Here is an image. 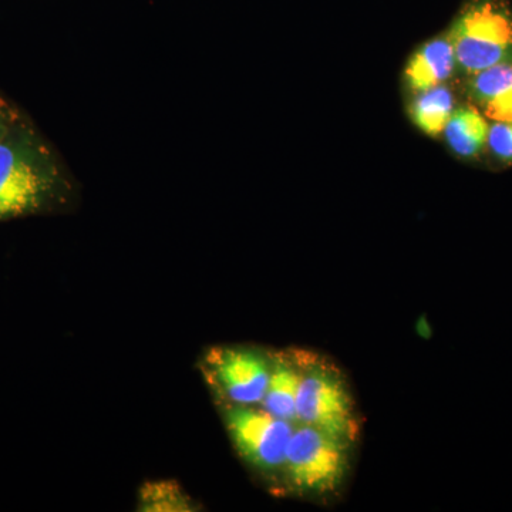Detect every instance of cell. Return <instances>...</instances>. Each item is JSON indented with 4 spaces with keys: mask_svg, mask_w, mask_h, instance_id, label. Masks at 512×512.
Wrapping results in <instances>:
<instances>
[{
    "mask_svg": "<svg viewBox=\"0 0 512 512\" xmlns=\"http://www.w3.org/2000/svg\"><path fill=\"white\" fill-rule=\"evenodd\" d=\"M23 116H25V114H23L15 104L10 103L8 99L0 96V138L5 136L10 128L15 126Z\"/></svg>",
    "mask_w": 512,
    "mask_h": 512,
    "instance_id": "obj_14",
    "label": "cell"
},
{
    "mask_svg": "<svg viewBox=\"0 0 512 512\" xmlns=\"http://www.w3.org/2000/svg\"><path fill=\"white\" fill-rule=\"evenodd\" d=\"M224 420L239 456L249 466L266 474L284 471L295 423L279 419L262 406L234 404L225 407Z\"/></svg>",
    "mask_w": 512,
    "mask_h": 512,
    "instance_id": "obj_5",
    "label": "cell"
},
{
    "mask_svg": "<svg viewBox=\"0 0 512 512\" xmlns=\"http://www.w3.org/2000/svg\"><path fill=\"white\" fill-rule=\"evenodd\" d=\"M309 353L295 349L271 355V373L261 403L266 412L296 424V397Z\"/></svg>",
    "mask_w": 512,
    "mask_h": 512,
    "instance_id": "obj_7",
    "label": "cell"
},
{
    "mask_svg": "<svg viewBox=\"0 0 512 512\" xmlns=\"http://www.w3.org/2000/svg\"><path fill=\"white\" fill-rule=\"evenodd\" d=\"M487 144L495 157L512 163V123H494L490 126Z\"/></svg>",
    "mask_w": 512,
    "mask_h": 512,
    "instance_id": "obj_12",
    "label": "cell"
},
{
    "mask_svg": "<svg viewBox=\"0 0 512 512\" xmlns=\"http://www.w3.org/2000/svg\"><path fill=\"white\" fill-rule=\"evenodd\" d=\"M72 191L62 158L23 116L0 138V222L66 204Z\"/></svg>",
    "mask_w": 512,
    "mask_h": 512,
    "instance_id": "obj_1",
    "label": "cell"
},
{
    "mask_svg": "<svg viewBox=\"0 0 512 512\" xmlns=\"http://www.w3.org/2000/svg\"><path fill=\"white\" fill-rule=\"evenodd\" d=\"M457 69L450 36L430 40L420 47L406 67V80L414 93L444 84Z\"/></svg>",
    "mask_w": 512,
    "mask_h": 512,
    "instance_id": "obj_8",
    "label": "cell"
},
{
    "mask_svg": "<svg viewBox=\"0 0 512 512\" xmlns=\"http://www.w3.org/2000/svg\"><path fill=\"white\" fill-rule=\"evenodd\" d=\"M484 116L494 123H512V84L481 104Z\"/></svg>",
    "mask_w": 512,
    "mask_h": 512,
    "instance_id": "obj_13",
    "label": "cell"
},
{
    "mask_svg": "<svg viewBox=\"0 0 512 512\" xmlns=\"http://www.w3.org/2000/svg\"><path fill=\"white\" fill-rule=\"evenodd\" d=\"M141 507L146 511H192L190 497L170 481L147 484L141 493Z\"/></svg>",
    "mask_w": 512,
    "mask_h": 512,
    "instance_id": "obj_11",
    "label": "cell"
},
{
    "mask_svg": "<svg viewBox=\"0 0 512 512\" xmlns=\"http://www.w3.org/2000/svg\"><path fill=\"white\" fill-rule=\"evenodd\" d=\"M353 443L318 427L295 424L284 467L286 483L295 493L328 497L338 493L350 470Z\"/></svg>",
    "mask_w": 512,
    "mask_h": 512,
    "instance_id": "obj_3",
    "label": "cell"
},
{
    "mask_svg": "<svg viewBox=\"0 0 512 512\" xmlns=\"http://www.w3.org/2000/svg\"><path fill=\"white\" fill-rule=\"evenodd\" d=\"M457 69L476 74L512 59V15L497 0H480L458 18L451 30Z\"/></svg>",
    "mask_w": 512,
    "mask_h": 512,
    "instance_id": "obj_4",
    "label": "cell"
},
{
    "mask_svg": "<svg viewBox=\"0 0 512 512\" xmlns=\"http://www.w3.org/2000/svg\"><path fill=\"white\" fill-rule=\"evenodd\" d=\"M416 94L410 107L414 123L429 136H439L454 113L453 92L439 84Z\"/></svg>",
    "mask_w": 512,
    "mask_h": 512,
    "instance_id": "obj_10",
    "label": "cell"
},
{
    "mask_svg": "<svg viewBox=\"0 0 512 512\" xmlns=\"http://www.w3.org/2000/svg\"><path fill=\"white\" fill-rule=\"evenodd\" d=\"M296 424H308L355 443L360 419L342 370L330 359L309 353L296 397Z\"/></svg>",
    "mask_w": 512,
    "mask_h": 512,
    "instance_id": "obj_2",
    "label": "cell"
},
{
    "mask_svg": "<svg viewBox=\"0 0 512 512\" xmlns=\"http://www.w3.org/2000/svg\"><path fill=\"white\" fill-rule=\"evenodd\" d=\"M204 373L225 404L261 406L271 373V355L245 346L211 349Z\"/></svg>",
    "mask_w": 512,
    "mask_h": 512,
    "instance_id": "obj_6",
    "label": "cell"
},
{
    "mask_svg": "<svg viewBox=\"0 0 512 512\" xmlns=\"http://www.w3.org/2000/svg\"><path fill=\"white\" fill-rule=\"evenodd\" d=\"M488 128L490 126L480 111L474 107H463L451 114L444 127V134L454 153L471 158L476 157L487 144Z\"/></svg>",
    "mask_w": 512,
    "mask_h": 512,
    "instance_id": "obj_9",
    "label": "cell"
}]
</instances>
